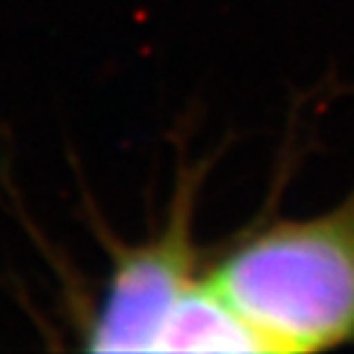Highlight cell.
<instances>
[{"label":"cell","instance_id":"7a4b0ae2","mask_svg":"<svg viewBox=\"0 0 354 354\" xmlns=\"http://www.w3.org/2000/svg\"><path fill=\"white\" fill-rule=\"evenodd\" d=\"M209 276L266 352L354 344V187L330 212L254 224Z\"/></svg>","mask_w":354,"mask_h":354},{"label":"cell","instance_id":"6da1fadb","mask_svg":"<svg viewBox=\"0 0 354 354\" xmlns=\"http://www.w3.org/2000/svg\"><path fill=\"white\" fill-rule=\"evenodd\" d=\"M207 162H180L158 232L138 243L109 241V271L84 317L94 352H266L224 300L194 236Z\"/></svg>","mask_w":354,"mask_h":354}]
</instances>
